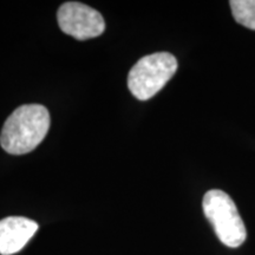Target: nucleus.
Masks as SVG:
<instances>
[{"instance_id": "20e7f679", "label": "nucleus", "mask_w": 255, "mask_h": 255, "mask_svg": "<svg viewBox=\"0 0 255 255\" xmlns=\"http://www.w3.org/2000/svg\"><path fill=\"white\" fill-rule=\"evenodd\" d=\"M57 20L64 33L78 40L96 38L105 30V21L100 12L77 1H68L60 5Z\"/></svg>"}, {"instance_id": "f257e3e1", "label": "nucleus", "mask_w": 255, "mask_h": 255, "mask_svg": "<svg viewBox=\"0 0 255 255\" xmlns=\"http://www.w3.org/2000/svg\"><path fill=\"white\" fill-rule=\"evenodd\" d=\"M50 128V114L40 104H25L5 121L0 144L11 155H24L37 148Z\"/></svg>"}, {"instance_id": "f03ea898", "label": "nucleus", "mask_w": 255, "mask_h": 255, "mask_svg": "<svg viewBox=\"0 0 255 255\" xmlns=\"http://www.w3.org/2000/svg\"><path fill=\"white\" fill-rule=\"evenodd\" d=\"M177 60L169 52L144 56L128 75V88L139 101H148L162 90L177 70Z\"/></svg>"}, {"instance_id": "423d86ee", "label": "nucleus", "mask_w": 255, "mask_h": 255, "mask_svg": "<svg viewBox=\"0 0 255 255\" xmlns=\"http://www.w3.org/2000/svg\"><path fill=\"white\" fill-rule=\"evenodd\" d=\"M233 17L242 26L255 30V0H232Z\"/></svg>"}, {"instance_id": "39448f33", "label": "nucleus", "mask_w": 255, "mask_h": 255, "mask_svg": "<svg viewBox=\"0 0 255 255\" xmlns=\"http://www.w3.org/2000/svg\"><path fill=\"white\" fill-rule=\"evenodd\" d=\"M38 231V223L24 216H8L0 221V254L20 252Z\"/></svg>"}, {"instance_id": "7ed1b4c3", "label": "nucleus", "mask_w": 255, "mask_h": 255, "mask_svg": "<svg viewBox=\"0 0 255 255\" xmlns=\"http://www.w3.org/2000/svg\"><path fill=\"white\" fill-rule=\"evenodd\" d=\"M203 213L219 240L227 247H240L247 238L246 227L234 201L225 191L213 189L203 197Z\"/></svg>"}]
</instances>
